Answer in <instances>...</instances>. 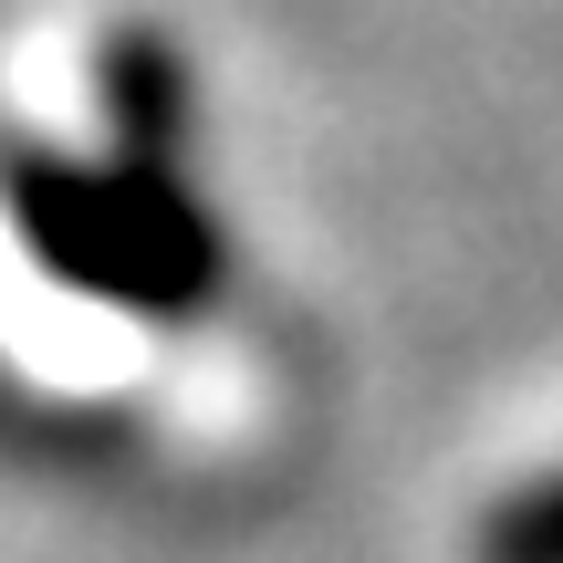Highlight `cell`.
I'll return each mask as SVG.
<instances>
[{
	"instance_id": "6da1fadb",
	"label": "cell",
	"mask_w": 563,
	"mask_h": 563,
	"mask_svg": "<svg viewBox=\"0 0 563 563\" xmlns=\"http://www.w3.org/2000/svg\"><path fill=\"white\" fill-rule=\"evenodd\" d=\"M481 563H563V470L532 490H511L481 522Z\"/></svg>"
}]
</instances>
